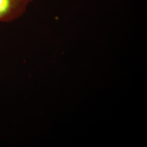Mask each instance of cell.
Instances as JSON below:
<instances>
[{"label": "cell", "instance_id": "obj_1", "mask_svg": "<svg viewBox=\"0 0 147 147\" xmlns=\"http://www.w3.org/2000/svg\"><path fill=\"white\" fill-rule=\"evenodd\" d=\"M33 0H0V22H10L25 14Z\"/></svg>", "mask_w": 147, "mask_h": 147}]
</instances>
